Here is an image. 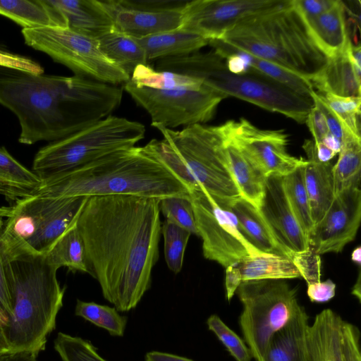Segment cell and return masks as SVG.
Instances as JSON below:
<instances>
[{"instance_id": "cell-1", "label": "cell", "mask_w": 361, "mask_h": 361, "mask_svg": "<svg viewBox=\"0 0 361 361\" xmlns=\"http://www.w3.org/2000/svg\"><path fill=\"white\" fill-rule=\"evenodd\" d=\"M160 200L88 197L77 221L88 274L117 311L134 309L150 288L159 258Z\"/></svg>"}, {"instance_id": "cell-2", "label": "cell", "mask_w": 361, "mask_h": 361, "mask_svg": "<svg viewBox=\"0 0 361 361\" xmlns=\"http://www.w3.org/2000/svg\"><path fill=\"white\" fill-rule=\"evenodd\" d=\"M0 68V104L17 117L22 144L61 140L111 116L121 102L118 85Z\"/></svg>"}, {"instance_id": "cell-3", "label": "cell", "mask_w": 361, "mask_h": 361, "mask_svg": "<svg viewBox=\"0 0 361 361\" xmlns=\"http://www.w3.org/2000/svg\"><path fill=\"white\" fill-rule=\"evenodd\" d=\"M131 195L161 200L188 196L184 183L144 147L109 153L43 180L32 196L46 198Z\"/></svg>"}, {"instance_id": "cell-4", "label": "cell", "mask_w": 361, "mask_h": 361, "mask_svg": "<svg viewBox=\"0 0 361 361\" xmlns=\"http://www.w3.org/2000/svg\"><path fill=\"white\" fill-rule=\"evenodd\" d=\"M219 39L308 81L327 60L293 0H274L243 18Z\"/></svg>"}, {"instance_id": "cell-5", "label": "cell", "mask_w": 361, "mask_h": 361, "mask_svg": "<svg viewBox=\"0 0 361 361\" xmlns=\"http://www.w3.org/2000/svg\"><path fill=\"white\" fill-rule=\"evenodd\" d=\"M4 260L13 300L12 314L3 326L8 350L38 355L54 330L63 305L65 288L57 279L59 269L44 255Z\"/></svg>"}, {"instance_id": "cell-6", "label": "cell", "mask_w": 361, "mask_h": 361, "mask_svg": "<svg viewBox=\"0 0 361 361\" xmlns=\"http://www.w3.org/2000/svg\"><path fill=\"white\" fill-rule=\"evenodd\" d=\"M163 135L144 148L162 162L188 188L202 187L218 205L240 196L231 175L221 126L196 124L180 130L152 125Z\"/></svg>"}, {"instance_id": "cell-7", "label": "cell", "mask_w": 361, "mask_h": 361, "mask_svg": "<svg viewBox=\"0 0 361 361\" xmlns=\"http://www.w3.org/2000/svg\"><path fill=\"white\" fill-rule=\"evenodd\" d=\"M155 69L195 78L226 98L242 99L301 124L305 123L313 106L311 97L302 96L269 77L255 71L230 72L224 58L214 50L159 59Z\"/></svg>"}, {"instance_id": "cell-8", "label": "cell", "mask_w": 361, "mask_h": 361, "mask_svg": "<svg viewBox=\"0 0 361 361\" xmlns=\"http://www.w3.org/2000/svg\"><path fill=\"white\" fill-rule=\"evenodd\" d=\"M88 197L30 196L0 207L6 217L1 232L4 259L45 255L78 218Z\"/></svg>"}, {"instance_id": "cell-9", "label": "cell", "mask_w": 361, "mask_h": 361, "mask_svg": "<svg viewBox=\"0 0 361 361\" xmlns=\"http://www.w3.org/2000/svg\"><path fill=\"white\" fill-rule=\"evenodd\" d=\"M145 133L142 123L111 115L41 148L35 156L32 171L43 181L109 153L134 147Z\"/></svg>"}, {"instance_id": "cell-10", "label": "cell", "mask_w": 361, "mask_h": 361, "mask_svg": "<svg viewBox=\"0 0 361 361\" xmlns=\"http://www.w3.org/2000/svg\"><path fill=\"white\" fill-rule=\"evenodd\" d=\"M243 305L239 325L255 361H263L273 335L302 307L295 289L284 280L242 281L236 290Z\"/></svg>"}, {"instance_id": "cell-11", "label": "cell", "mask_w": 361, "mask_h": 361, "mask_svg": "<svg viewBox=\"0 0 361 361\" xmlns=\"http://www.w3.org/2000/svg\"><path fill=\"white\" fill-rule=\"evenodd\" d=\"M21 32L27 46L66 66L75 75L114 85L130 80L104 54L95 38L60 27L23 29Z\"/></svg>"}, {"instance_id": "cell-12", "label": "cell", "mask_w": 361, "mask_h": 361, "mask_svg": "<svg viewBox=\"0 0 361 361\" xmlns=\"http://www.w3.org/2000/svg\"><path fill=\"white\" fill-rule=\"evenodd\" d=\"M123 88L135 104L148 113L152 126L169 129L209 121L226 98L204 85L200 90H155L138 87L129 80Z\"/></svg>"}, {"instance_id": "cell-13", "label": "cell", "mask_w": 361, "mask_h": 361, "mask_svg": "<svg viewBox=\"0 0 361 361\" xmlns=\"http://www.w3.org/2000/svg\"><path fill=\"white\" fill-rule=\"evenodd\" d=\"M189 199L204 258L227 268L248 255L263 253L241 235L231 213L219 207L202 187L189 191Z\"/></svg>"}, {"instance_id": "cell-14", "label": "cell", "mask_w": 361, "mask_h": 361, "mask_svg": "<svg viewBox=\"0 0 361 361\" xmlns=\"http://www.w3.org/2000/svg\"><path fill=\"white\" fill-rule=\"evenodd\" d=\"M221 126L226 137L266 177L285 176L307 162L288 152V138L283 130L262 129L243 118Z\"/></svg>"}, {"instance_id": "cell-15", "label": "cell", "mask_w": 361, "mask_h": 361, "mask_svg": "<svg viewBox=\"0 0 361 361\" xmlns=\"http://www.w3.org/2000/svg\"><path fill=\"white\" fill-rule=\"evenodd\" d=\"M114 30L135 39L181 27L186 1H100Z\"/></svg>"}, {"instance_id": "cell-16", "label": "cell", "mask_w": 361, "mask_h": 361, "mask_svg": "<svg viewBox=\"0 0 361 361\" xmlns=\"http://www.w3.org/2000/svg\"><path fill=\"white\" fill-rule=\"evenodd\" d=\"M360 219V188L338 194L323 219L314 226L308 238L310 250L319 256L341 252L355 238Z\"/></svg>"}, {"instance_id": "cell-17", "label": "cell", "mask_w": 361, "mask_h": 361, "mask_svg": "<svg viewBox=\"0 0 361 361\" xmlns=\"http://www.w3.org/2000/svg\"><path fill=\"white\" fill-rule=\"evenodd\" d=\"M274 0H195L183 8L181 28L207 39H220L247 16L274 3Z\"/></svg>"}, {"instance_id": "cell-18", "label": "cell", "mask_w": 361, "mask_h": 361, "mask_svg": "<svg viewBox=\"0 0 361 361\" xmlns=\"http://www.w3.org/2000/svg\"><path fill=\"white\" fill-rule=\"evenodd\" d=\"M259 210L280 244L294 257L310 250L308 239L288 204L282 177H267L263 202Z\"/></svg>"}, {"instance_id": "cell-19", "label": "cell", "mask_w": 361, "mask_h": 361, "mask_svg": "<svg viewBox=\"0 0 361 361\" xmlns=\"http://www.w3.org/2000/svg\"><path fill=\"white\" fill-rule=\"evenodd\" d=\"M219 207L231 213L238 230L257 250L293 259V255L280 244L259 210L244 198L239 197Z\"/></svg>"}, {"instance_id": "cell-20", "label": "cell", "mask_w": 361, "mask_h": 361, "mask_svg": "<svg viewBox=\"0 0 361 361\" xmlns=\"http://www.w3.org/2000/svg\"><path fill=\"white\" fill-rule=\"evenodd\" d=\"M302 148L307 155L304 180L314 226L324 216L335 199L333 165L317 158L313 140H306Z\"/></svg>"}, {"instance_id": "cell-21", "label": "cell", "mask_w": 361, "mask_h": 361, "mask_svg": "<svg viewBox=\"0 0 361 361\" xmlns=\"http://www.w3.org/2000/svg\"><path fill=\"white\" fill-rule=\"evenodd\" d=\"M62 27L97 39L114 29L111 18L97 0H47Z\"/></svg>"}, {"instance_id": "cell-22", "label": "cell", "mask_w": 361, "mask_h": 361, "mask_svg": "<svg viewBox=\"0 0 361 361\" xmlns=\"http://www.w3.org/2000/svg\"><path fill=\"white\" fill-rule=\"evenodd\" d=\"M344 1L336 0L331 8L317 16L304 19L308 32L326 58L342 53L351 42Z\"/></svg>"}, {"instance_id": "cell-23", "label": "cell", "mask_w": 361, "mask_h": 361, "mask_svg": "<svg viewBox=\"0 0 361 361\" xmlns=\"http://www.w3.org/2000/svg\"><path fill=\"white\" fill-rule=\"evenodd\" d=\"M338 55L327 58L320 71L310 79L313 90L319 94L361 97V75L351 60L349 47Z\"/></svg>"}, {"instance_id": "cell-24", "label": "cell", "mask_w": 361, "mask_h": 361, "mask_svg": "<svg viewBox=\"0 0 361 361\" xmlns=\"http://www.w3.org/2000/svg\"><path fill=\"white\" fill-rule=\"evenodd\" d=\"M309 315L302 307L271 337L263 361H311Z\"/></svg>"}, {"instance_id": "cell-25", "label": "cell", "mask_w": 361, "mask_h": 361, "mask_svg": "<svg viewBox=\"0 0 361 361\" xmlns=\"http://www.w3.org/2000/svg\"><path fill=\"white\" fill-rule=\"evenodd\" d=\"M343 321L338 313L329 308L314 317L308 333L311 361H344L342 350Z\"/></svg>"}, {"instance_id": "cell-26", "label": "cell", "mask_w": 361, "mask_h": 361, "mask_svg": "<svg viewBox=\"0 0 361 361\" xmlns=\"http://www.w3.org/2000/svg\"><path fill=\"white\" fill-rule=\"evenodd\" d=\"M136 39L145 49L147 61L196 53L209 42L201 35L181 27Z\"/></svg>"}, {"instance_id": "cell-27", "label": "cell", "mask_w": 361, "mask_h": 361, "mask_svg": "<svg viewBox=\"0 0 361 361\" xmlns=\"http://www.w3.org/2000/svg\"><path fill=\"white\" fill-rule=\"evenodd\" d=\"M224 134L229 169L240 196L259 209L267 177L243 154L224 132Z\"/></svg>"}, {"instance_id": "cell-28", "label": "cell", "mask_w": 361, "mask_h": 361, "mask_svg": "<svg viewBox=\"0 0 361 361\" xmlns=\"http://www.w3.org/2000/svg\"><path fill=\"white\" fill-rule=\"evenodd\" d=\"M42 180L18 161L6 148L0 147V195L13 203L32 196Z\"/></svg>"}, {"instance_id": "cell-29", "label": "cell", "mask_w": 361, "mask_h": 361, "mask_svg": "<svg viewBox=\"0 0 361 361\" xmlns=\"http://www.w3.org/2000/svg\"><path fill=\"white\" fill-rule=\"evenodd\" d=\"M342 130L341 148L332 169L335 196L347 190L359 188L360 183V134Z\"/></svg>"}, {"instance_id": "cell-30", "label": "cell", "mask_w": 361, "mask_h": 361, "mask_svg": "<svg viewBox=\"0 0 361 361\" xmlns=\"http://www.w3.org/2000/svg\"><path fill=\"white\" fill-rule=\"evenodd\" d=\"M0 15L23 29L61 27L58 14L47 0H0Z\"/></svg>"}, {"instance_id": "cell-31", "label": "cell", "mask_w": 361, "mask_h": 361, "mask_svg": "<svg viewBox=\"0 0 361 361\" xmlns=\"http://www.w3.org/2000/svg\"><path fill=\"white\" fill-rule=\"evenodd\" d=\"M236 267L240 271L243 281L284 280L301 277L291 259L274 254L248 255Z\"/></svg>"}, {"instance_id": "cell-32", "label": "cell", "mask_w": 361, "mask_h": 361, "mask_svg": "<svg viewBox=\"0 0 361 361\" xmlns=\"http://www.w3.org/2000/svg\"><path fill=\"white\" fill-rule=\"evenodd\" d=\"M97 39L104 54L130 78L137 66L147 64L145 49L135 38L113 29Z\"/></svg>"}, {"instance_id": "cell-33", "label": "cell", "mask_w": 361, "mask_h": 361, "mask_svg": "<svg viewBox=\"0 0 361 361\" xmlns=\"http://www.w3.org/2000/svg\"><path fill=\"white\" fill-rule=\"evenodd\" d=\"M78 219L56 241L44 257L49 264L57 269L66 267L73 272L88 274L84 244L77 226Z\"/></svg>"}, {"instance_id": "cell-34", "label": "cell", "mask_w": 361, "mask_h": 361, "mask_svg": "<svg viewBox=\"0 0 361 361\" xmlns=\"http://www.w3.org/2000/svg\"><path fill=\"white\" fill-rule=\"evenodd\" d=\"M130 81L138 87L155 90H200L203 87L202 82L195 78L173 72L157 71L147 64L137 66L130 75Z\"/></svg>"}, {"instance_id": "cell-35", "label": "cell", "mask_w": 361, "mask_h": 361, "mask_svg": "<svg viewBox=\"0 0 361 361\" xmlns=\"http://www.w3.org/2000/svg\"><path fill=\"white\" fill-rule=\"evenodd\" d=\"M305 165L298 167L292 173L283 176L282 182L283 190L290 209L298 224L308 239L313 229L314 224L312 220L310 206L304 180Z\"/></svg>"}, {"instance_id": "cell-36", "label": "cell", "mask_w": 361, "mask_h": 361, "mask_svg": "<svg viewBox=\"0 0 361 361\" xmlns=\"http://www.w3.org/2000/svg\"><path fill=\"white\" fill-rule=\"evenodd\" d=\"M75 314L106 330L111 336L124 335L127 317L119 314L115 307L77 300Z\"/></svg>"}, {"instance_id": "cell-37", "label": "cell", "mask_w": 361, "mask_h": 361, "mask_svg": "<svg viewBox=\"0 0 361 361\" xmlns=\"http://www.w3.org/2000/svg\"><path fill=\"white\" fill-rule=\"evenodd\" d=\"M164 259L168 268L174 274L183 267L185 248L192 235L173 222L165 219L161 224Z\"/></svg>"}, {"instance_id": "cell-38", "label": "cell", "mask_w": 361, "mask_h": 361, "mask_svg": "<svg viewBox=\"0 0 361 361\" xmlns=\"http://www.w3.org/2000/svg\"><path fill=\"white\" fill-rule=\"evenodd\" d=\"M317 93L337 116L342 129L360 134L361 97H340L330 94Z\"/></svg>"}, {"instance_id": "cell-39", "label": "cell", "mask_w": 361, "mask_h": 361, "mask_svg": "<svg viewBox=\"0 0 361 361\" xmlns=\"http://www.w3.org/2000/svg\"><path fill=\"white\" fill-rule=\"evenodd\" d=\"M54 349L62 361H106L88 341L62 332L54 341Z\"/></svg>"}, {"instance_id": "cell-40", "label": "cell", "mask_w": 361, "mask_h": 361, "mask_svg": "<svg viewBox=\"0 0 361 361\" xmlns=\"http://www.w3.org/2000/svg\"><path fill=\"white\" fill-rule=\"evenodd\" d=\"M160 212L165 219L197 235L195 215L188 196H171L160 200Z\"/></svg>"}, {"instance_id": "cell-41", "label": "cell", "mask_w": 361, "mask_h": 361, "mask_svg": "<svg viewBox=\"0 0 361 361\" xmlns=\"http://www.w3.org/2000/svg\"><path fill=\"white\" fill-rule=\"evenodd\" d=\"M209 330L212 331L236 361H251V352L236 333L231 329L216 314H212L207 320Z\"/></svg>"}, {"instance_id": "cell-42", "label": "cell", "mask_w": 361, "mask_h": 361, "mask_svg": "<svg viewBox=\"0 0 361 361\" xmlns=\"http://www.w3.org/2000/svg\"><path fill=\"white\" fill-rule=\"evenodd\" d=\"M342 350L344 361H361L360 331L357 326L343 321Z\"/></svg>"}, {"instance_id": "cell-43", "label": "cell", "mask_w": 361, "mask_h": 361, "mask_svg": "<svg viewBox=\"0 0 361 361\" xmlns=\"http://www.w3.org/2000/svg\"><path fill=\"white\" fill-rule=\"evenodd\" d=\"M4 221L0 217V240ZM13 312V300L6 276L4 260L0 240V323L2 327L6 324Z\"/></svg>"}, {"instance_id": "cell-44", "label": "cell", "mask_w": 361, "mask_h": 361, "mask_svg": "<svg viewBox=\"0 0 361 361\" xmlns=\"http://www.w3.org/2000/svg\"><path fill=\"white\" fill-rule=\"evenodd\" d=\"M313 137L314 144L321 142L329 133L324 115L320 109L313 104L305 123Z\"/></svg>"}, {"instance_id": "cell-45", "label": "cell", "mask_w": 361, "mask_h": 361, "mask_svg": "<svg viewBox=\"0 0 361 361\" xmlns=\"http://www.w3.org/2000/svg\"><path fill=\"white\" fill-rule=\"evenodd\" d=\"M293 4L304 19L324 13L335 4L336 0H293Z\"/></svg>"}, {"instance_id": "cell-46", "label": "cell", "mask_w": 361, "mask_h": 361, "mask_svg": "<svg viewBox=\"0 0 361 361\" xmlns=\"http://www.w3.org/2000/svg\"><path fill=\"white\" fill-rule=\"evenodd\" d=\"M307 293L311 302H328L335 296L336 284L331 279L310 283Z\"/></svg>"}, {"instance_id": "cell-47", "label": "cell", "mask_w": 361, "mask_h": 361, "mask_svg": "<svg viewBox=\"0 0 361 361\" xmlns=\"http://www.w3.org/2000/svg\"><path fill=\"white\" fill-rule=\"evenodd\" d=\"M242 281V276L238 267L236 266H230L226 268L225 285L226 298L228 301L233 297Z\"/></svg>"}, {"instance_id": "cell-48", "label": "cell", "mask_w": 361, "mask_h": 361, "mask_svg": "<svg viewBox=\"0 0 361 361\" xmlns=\"http://www.w3.org/2000/svg\"><path fill=\"white\" fill-rule=\"evenodd\" d=\"M37 355L30 351H8L0 354V361H37Z\"/></svg>"}, {"instance_id": "cell-49", "label": "cell", "mask_w": 361, "mask_h": 361, "mask_svg": "<svg viewBox=\"0 0 361 361\" xmlns=\"http://www.w3.org/2000/svg\"><path fill=\"white\" fill-rule=\"evenodd\" d=\"M145 361H193L190 359L178 355L159 352L151 351L147 353L145 357Z\"/></svg>"}, {"instance_id": "cell-50", "label": "cell", "mask_w": 361, "mask_h": 361, "mask_svg": "<svg viewBox=\"0 0 361 361\" xmlns=\"http://www.w3.org/2000/svg\"><path fill=\"white\" fill-rule=\"evenodd\" d=\"M314 145L317 158L322 162L330 161V160L336 155L334 152L322 143L314 144Z\"/></svg>"}, {"instance_id": "cell-51", "label": "cell", "mask_w": 361, "mask_h": 361, "mask_svg": "<svg viewBox=\"0 0 361 361\" xmlns=\"http://www.w3.org/2000/svg\"><path fill=\"white\" fill-rule=\"evenodd\" d=\"M9 351L8 346L4 336L3 327L0 323V354Z\"/></svg>"}, {"instance_id": "cell-52", "label": "cell", "mask_w": 361, "mask_h": 361, "mask_svg": "<svg viewBox=\"0 0 361 361\" xmlns=\"http://www.w3.org/2000/svg\"><path fill=\"white\" fill-rule=\"evenodd\" d=\"M361 288H360V273H359L357 281L355 282L351 293L355 295L360 302L361 298Z\"/></svg>"}, {"instance_id": "cell-53", "label": "cell", "mask_w": 361, "mask_h": 361, "mask_svg": "<svg viewBox=\"0 0 361 361\" xmlns=\"http://www.w3.org/2000/svg\"><path fill=\"white\" fill-rule=\"evenodd\" d=\"M352 260L357 263L358 265L361 264V247L360 246L357 247L354 249L352 255H351Z\"/></svg>"}]
</instances>
